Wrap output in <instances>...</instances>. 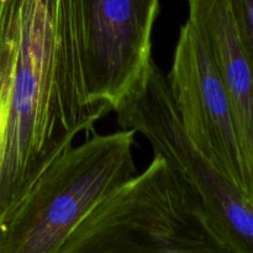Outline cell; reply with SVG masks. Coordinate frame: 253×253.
Masks as SVG:
<instances>
[{"label":"cell","instance_id":"cell-1","mask_svg":"<svg viewBox=\"0 0 253 253\" xmlns=\"http://www.w3.org/2000/svg\"><path fill=\"white\" fill-rule=\"evenodd\" d=\"M0 85L9 88L1 215L109 115L88 95L81 0H0Z\"/></svg>","mask_w":253,"mask_h":253},{"label":"cell","instance_id":"cell-2","mask_svg":"<svg viewBox=\"0 0 253 253\" xmlns=\"http://www.w3.org/2000/svg\"><path fill=\"white\" fill-rule=\"evenodd\" d=\"M57 253H234L160 155L99 202Z\"/></svg>","mask_w":253,"mask_h":253},{"label":"cell","instance_id":"cell-3","mask_svg":"<svg viewBox=\"0 0 253 253\" xmlns=\"http://www.w3.org/2000/svg\"><path fill=\"white\" fill-rule=\"evenodd\" d=\"M136 133H95L73 146L0 215V253L58 252L79 221L137 173Z\"/></svg>","mask_w":253,"mask_h":253},{"label":"cell","instance_id":"cell-4","mask_svg":"<svg viewBox=\"0 0 253 253\" xmlns=\"http://www.w3.org/2000/svg\"><path fill=\"white\" fill-rule=\"evenodd\" d=\"M167 82L188 140L250 202L251 185L231 104L199 32L188 20L179 29Z\"/></svg>","mask_w":253,"mask_h":253},{"label":"cell","instance_id":"cell-5","mask_svg":"<svg viewBox=\"0 0 253 253\" xmlns=\"http://www.w3.org/2000/svg\"><path fill=\"white\" fill-rule=\"evenodd\" d=\"M88 95L115 113L150 67L160 0H81Z\"/></svg>","mask_w":253,"mask_h":253},{"label":"cell","instance_id":"cell-6","mask_svg":"<svg viewBox=\"0 0 253 253\" xmlns=\"http://www.w3.org/2000/svg\"><path fill=\"white\" fill-rule=\"evenodd\" d=\"M188 21L197 29L231 104L251 185L253 204V69L229 0H187Z\"/></svg>","mask_w":253,"mask_h":253},{"label":"cell","instance_id":"cell-7","mask_svg":"<svg viewBox=\"0 0 253 253\" xmlns=\"http://www.w3.org/2000/svg\"><path fill=\"white\" fill-rule=\"evenodd\" d=\"M229 4L253 69V0H229Z\"/></svg>","mask_w":253,"mask_h":253},{"label":"cell","instance_id":"cell-8","mask_svg":"<svg viewBox=\"0 0 253 253\" xmlns=\"http://www.w3.org/2000/svg\"><path fill=\"white\" fill-rule=\"evenodd\" d=\"M7 115H9V93L0 90V155L4 143L5 131H6Z\"/></svg>","mask_w":253,"mask_h":253}]
</instances>
